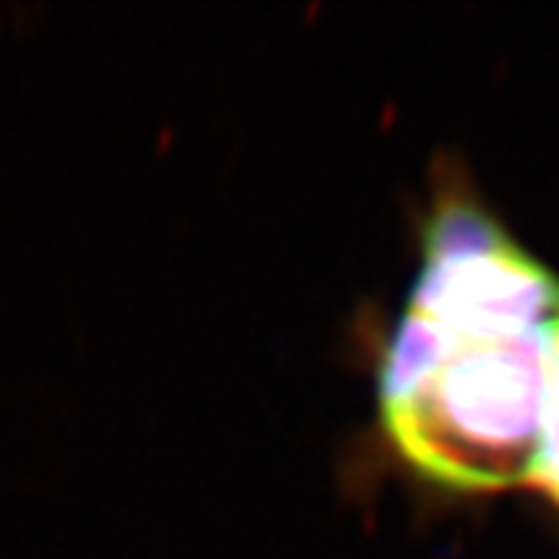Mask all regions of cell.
<instances>
[{"label": "cell", "mask_w": 559, "mask_h": 559, "mask_svg": "<svg viewBox=\"0 0 559 559\" xmlns=\"http://www.w3.org/2000/svg\"><path fill=\"white\" fill-rule=\"evenodd\" d=\"M544 330L444 333L401 314L377 377L380 414L429 479L491 491L532 481L540 439Z\"/></svg>", "instance_id": "cell-1"}, {"label": "cell", "mask_w": 559, "mask_h": 559, "mask_svg": "<svg viewBox=\"0 0 559 559\" xmlns=\"http://www.w3.org/2000/svg\"><path fill=\"white\" fill-rule=\"evenodd\" d=\"M532 481L559 503V311L547 323V340H544L540 439Z\"/></svg>", "instance_id": "cell-2"}]
</instances>
